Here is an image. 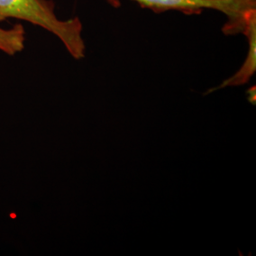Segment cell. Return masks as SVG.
<instances>
[{
  "mask_svg": "<svg viewBox=\"0 0 256 256\" xmlns=\"http://www.w3.org/2000/svg\"><path fill=\"white\" fill-rule=\"evenodd\" d=\"M52 0H0V22L7 18L21 19L45 28L64 44L75 59L84 57L82 25L78 18L60 20Z\"/></svg>",
  "mask_w": 256,
  "mask_h": 256,
  "instance_id": "6da1fadb",
  "label": "cell"
},
{
  "mask_svg": "<svg viewBox=\"0 0 256 256\" xmlns=\"http://www.w3.org/2000/svg\"><path fill=\"white\" fill-rule=\"evenodd\" d=\"M114 8H120V0H106ZM142 8L156 12L180 10L186 14H200L203 10H214L228 18L223 28L226 34H244L250 18L256 14V0H132Z\"/></svg>",
  "mask_w": 256,
  "mask_h": 256,
  "instance_id": "7a4b0ae2",
  "label": "cell"
},
{
  "mask_svg": "<svg viewBox=\"0 0 256 256\" xmlns=\"http://www.w3.org/2000/svg\"><path fill=\"white\" fill-rule=\"evenodd\" d=\"M244 34L248 37V43H250V50H248V54L246 62L244 63L243 66L241 68V70L238 72V74L234 75L228 80H226L220 88H214L212 90L225 88L227 86H238V84H245L254 74L256 68V14L252 16L250 19Z\"/></svg>",
  "mask_w": 256,
  "mask_h": 256,
  "instance_id": "3957f363",
  "label": "cell"
},
{
  "mask_svg": "<svg viewBox=\"0 0 256 256\" xmlns=\"http://www.w3.org/2000/svg\"><path fill=\"white\" fill-rule=\"evenodd\" d=\"M25 30L22 25L10 30L0 28V50L8 55H16L24 50Z\"/></svg>",
  "mask_w": 256,
  "mask_h": 256,
  "instance_id": "277c9868",
  "label": "cell"
}]
</instances>
